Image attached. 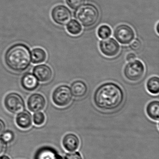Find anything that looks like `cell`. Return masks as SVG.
<instances>
[{
    "label": "cell",
    "instance_id": "cell-1",
    "mask_svg": "<svg viewBox=\"0 0 159 159\" xmlns=\"http://www.w3.org/2000/svg\"><path fill=\"white\" fill-rule=\"evenodd\" d=\"M125 93L121 87L114 82H106L99 86L94 91L93 101L98 109L105 111H114L123 104Z\"/></svg>",
    "mask_w": 159,
    "mask_h": 159
},
{
    "label": "cell",
    "instance_id": "cell-2",
    "mask_svg": "<svg viewBox=\"0 0 159 159\" xmlns=\"http://www.w3.org/2000/svg\"><path fill=\"white\" fill-rule=\"evenodd\" d=\"M4 61L7 66L12 70L18 72L25 71L30 64V48L24 44H15L6 51Z\"/></svg>",
    "mask_w": 159,
    "mask_h": 159
},
{
    "label": "cell",
    "instance_id": "cell-3",
    "mask_svg": "<svg viewBox=\"0 0 159 159\" xmlns=\"http://www.w3.org/2000/svg\"><path fill=\"white\" fill-rule=\"evenodd\" d=\"M100 11L98 7L91 3L83 5L78 9L76 18L85 28H90L95 25L99 20Z\"/></svg>",
    "mask_w": 159,
    "mask_h": 159
},
{
    "label": "cell",
    "instance_id": "cell-4",
    "mask_svg": "<svg viewBox=\"0 0 159 159\" xmlns=\"http://www.w3.org/2000/svg\"><path fill=\"white\" fill-rule=\"evenodd\" d=\"M145 73L144 64L139 60L129 61L126 64L123 69L124 77L130 82H138L143 79Z\"/></svg>",
    "mask_w": 159,
    "mask_h": 159
},
{
    "label": "cell",
    "instance_id": "cell-5",
    "mask_svg": "<svg viewBox=\"0 0 159 159\" xmlns=\"http://www.w3.org/2000/svg\"><path fill=\"white\" fill-rule=\"evenodd\" d=\"M51 98L53 103L59 107L68 106L72 102L73 95L71 88L65 84L56 87L52 92Z\"/></svg>",
    "mask_w": 159,
    "mask_h": 159
},
{
    "label": "cell",
    "instance_id": "cell-6",
    "mask_svg": "<svg viewBox=\"0 0 159 159\" xmlns=\"http://www.w3.org/2000/svg\"><path fill=\"white\" fill-rule=\"evenodd\" d=\"M114 36L119 43L123 45H129L135 38L133 29L129 25L121 24L118 25L114 31Z\"/></svg>",
    "mask_w": 159,
    "mask_h": 159
},
{
    "label": "cell",
    "instance_id": "cell-7",
    "mask_svg": "<svg viewBox=\"0 0 159 159\" xmlns=\"http://www.w3.org/2000/svg\"><path fill=\"white\" fill-rule=\"evenodd\" d=\"M6 109L12 114H18L25 107V102L22 97L16 93H10L6 95L4 100Z\"/></svg>",
    "mask_w": 159,
    "mask_h": 159
},
{
    "label": "cell",
    "instance_id": "cell-8",
    "mask_svg": "<svg viewBox=\"0 0 159 159\" xmlns=\"http://www.w3.org/2000/svg\"><path fill=\"white\" fill-rule=\"evenodd\" d=\"M99 46L102 54L108 58L115 57L118 56L121 48L119 43L114 38L101 40L99 43Z\"/></svg>",
    "mask_w": 159,
    "mask_h": 159
},
{
    "label": "cell",
    "instance_id": "cell-9",
    "mask_svg": "<svg viewBox=\"0 0 159 159\" xmlns=\"http://www.w3.org/2000/svg\"><path fill=\"white\" fill-rule=\"evenodd\" d=\"M51 16L53 21L59 25L63 26L72 18V13L66 6L58 5L52 8Z\"/></svg>",
    "mask_w": 159,
    "mask_h": 159
},
{
    "label": "cell",
    "instance_id": "cell-10",
    "mask_svg": "<svg viewBox=\"0 0 159 159\" xmlns=\"http://www.w3.org/2000/svg\"><path fill=\"white\" fill-rule=\"evenodd\" d=\"M46 105L45 98L39 93L32 94L27 100L28 109L32 112H40L44 110Z\"/></svg>",
    "mask_w": 159,
    "mask_h": 159
},
{
    "label": "cell",
    "instance_id": "cell-11",
    "mask_svg": "<svg viewBox=\"0 0 159 159\" xmlns=\"http://www.w3.org/2000/svg\"><path fill=\"white\" fill-rule=\"evenodd\" d=\"M33 73L38 81L44 83L50 81L53 77L52 69L46 64L35 66L33 70Z\"/></svg>",
    "mask_w": 159,
    "mask_h": 159
},
{
    "label": "cell",
    "instance_id": "cell-12",
    "mask_svg": "<svg viewBox=\"0 0 159 159\" xmlns=\"http://www.w3.org/2000/svg\"><path fill=\"white\" fill-rule=\"evenodd\" d=\"M62 145L63 148L67 151L73 152L79 148L80 140L74 134H67L63 138Z\"/></svg>",
    "mask_w": 159,
    "mask_h": 159
},
{
    "label": "cell",
    "instance_id": "cell-13",
    "mask_svg": "<svg viewBox=\"0 0 159 159\" xmlns=\"http://www.w3.org/2000/svg\"><path fill=\"white\" fill-rule=\"evenodd\" d=\"M16 123L19 129L22 130L29 129L32 125L31 115L27 110L20 112L16 116Z\"/></svg>",
    "mask_w": 159,
    "mask_h": 159
},
{
    "label": "cell",
    "instance_id": "cell-14",
    "mask_svg": "<svg viewBox=\"0 0 159 159\" xmlns=\"http://www.w3.org/2000/svg\"><path fill=\"white\" fill-rule=\"evenodd\" d=\"M21 85L25 90L31 92L35 90L39 86V82L33 74L30 73L24 74L21 79Z\"/></svg>",
    "mask_w": 159,
    "mask_h": 159
},
{
    "label": "cell",
    "instance_id": "cell-15",
    "mask_svg": "<svg viewBox=\"0 0 159 159\" xmlns=\"http://www.w3.org/2000/svg\"><path fill=\"white\" fill-rule=\"evenodd\" d=\"M71 91L73 96L76 98H82L86 96L88 91L87 83L83 80H76L71 84Z\"/></svg>",
    "mask_w": 159,
    "mask_h": 159
},
{
    "label": "cell",
    "instance_id": "cell-16",
    "mask_svg": "<svg viewBox=\"0 0 159 159\" xmlns=\"http://www.w3.org/2000/svg\"><path fill=\"white\" fill-rule=\"evenodd\" d=\"M147 116L154 121H158L159 117V102L153 100L147 103L146 107Z\"/></svg>",
    "mask_w": 159,
    "mask_h": 159
},
{
    "label": "cell",
    "instance_id": "cell-17",
    "mask_svg": "<svg viewBox=\"0 0 159 159\" xmlns=\"http://www.w3.org/2000/svg\"><path fill=\"white\" fill-rule=\"evenodd\" d=\"M35 159H63L52 148H43L36 153Z\"/></svg>",
    "mask_w": 159,
    "mask_h": 159
},
{
    "label": "cell",
    "instance_id": "cell-18",
    "mask_svg": "<svg viewBox=\"0 0 159 159\" xmlns=\"http://www.w3.org/2000/svg\"><path fill=\"white\" fill-rule=\"evenodd\" d=\"M46 52L43 48H34L31 52V61L33 64H40L46 60Z\"/></svg>",
    "mask_w": 159,
    "mask_h": 159
},
{
    "label": "cell",
    "instance_id": "cell-19",
    "mask_svg": "<svg viewBox=\"0 0 159 159\" xmlns=\"http://www.w3.org/2000/svg\"><path fill=\"white\" fill-rule=\"evenodd\" d=\"M67 32L71 35L77 36L82 33L83 27L81 23L76 19H71L66 24Z\"/></svg>",
    "mask_w": 159,
    "mask_h": 159
},
{
    "label": "cell",
    "instance_id": "cell-20",
    "mask_svg": "<svg viewBox=\"0 0 159 159\" xmlns=\"http://www.w3.org/2000/svg\"><path fill=\"white\" fill-rule=\"evenodd\" d=\"M147 90L149 93L153 95L158 94L159 93V78L157 76L150 77L146 84Z\"/></svg>",
    "mask_w": 159,
    "mask_h": 159
},
{
    "label": "cell",
    "instance_id": "cell-21",
    "mask_svg": "<svg viewBox=\"0 0 159 159\" xmlns=\"http://www.w3.org/2000/svg\"><path fill=\"white\" fill-rule=\"evenodd\" d=\"M97 34L99 38L103 40L109 38L112 35V30L110 26L104 24L99 27Z\"/></svg>",
    "mask_w": 159,
    "mask_h": 159
},
{
    "label": "cell",
    "instance_id": "cell-22",
    "mask_svg": "<svg viewBox=\"0 0 159 159\" xmlns=\"http://www.w3.org/2000/svg\"><path fill=\"white\" fill-rule=\"evenodd\" d=\"M46 121V117L44 114L41 112H37L34 114L33 121L35 125L38 127L43 126Z\"/></svg>",
    "mask_w": 159,
    "mask_h": 159
},
{
    "label": "cell",
    "instance_id": "cell-23",
    "mask_svg": "<svg viewBox=\"0 0 159 159\" xmlns=\"http://www.w3.org/2000/svg\"><path fill=\"white\" fill-rule=\"evenodd\" d=\"M68 7L73 10H77L85 4L86 0H65Z\"/></svg>",
    "mask_w": 159,
    "mask_h": 159
},
{
    "label": "cell",
    "instance_id": "cell-24",
    "mask_svg": "<svg viewBox=\"0 0 159 159\" xmlns=\"http://www.w3.org/2000/svg\"><path fill=\"white\" fill-rule=\"evenodd\" d=\"M129 45L130 48L134 52H138L141 50L143 46L142 41L138 38L134 39Z\"/></svg>",
    "mask_w": 159,
    "mask_h": 159
},
{
    "label": "cell",
    "instance_id": "cell-25",
    "mask_svg": "<svg viewBox=\"0 0 159 159\" xmlns=\"http://www.w3.org/2000/svg\"><path fill=\"white\" fill-rule=\"evenodd\" d=\"M2 138L7 143H12L14 139V134L10 130L6 131L2 134Z\"/></svg>",
    "mask_w": 159,
    "mask_h": 159
},
{
    "label": "cell",
    "instance_id": "cell-26",
    "mask_svg": "<svg viewBox=\"0 0 159 159\" xmlns=\"http://www.w3.org/2000/svg\"><path fill=\"white\" fill-rule=\"evenodd\" d=\"M65 159H83L82 156L78 152L68 153L65 156Z\"/></svg>",
    "mask_w": 159,
    "mask_h": 159
},
{
    "label": "cell",
    "instance_id": "cell-27",
    "mask_svg": "<svg viewBox=\"0 0 159 159\" xmlns=\"http://www.w3.org/2000/svg\"><path fill=\"white\" fill-rule=\"evenodd\" d=\"M7 143L3 140L2 137H0V156L4 155L7 150Z\"/></svg>",
    "mask_w": 159,
    "mask_h": 159
},
{
    "label": "cell",
    "instance_id": "cell-28",
    "mask_svg": "<svg viewBox=\"0 0 159 159\" xmlns=\"http://www.w3.org/2000/svg\"><path fill=\"white\" fill-rule=\"evenodd\" d=\"M136 55H135V53H133V52H131V53H129V54H127L126 57V60L128 62L133 61L136 59Z\"/></svg>",
    "mask_w": 159,
    "mask_h": 159
},
{
    "label": "cell",
    "instance_id": "cell-29",
    "mask_svg": "<svg viewBox=\"0 0 159 159\" xmlns=\"http://www.w3.org/2000/svg\"><path fill=\"white\" fill-rule=\"evenodd\" d=\"M6 125L3 120L0 119V134H2L4 132Z\"/></svg>",
    "mask_w": 159,
    "mask_h": 159
},
{
    "label": "cell",
    "instance_id": "cell-30",
    "mask_svg": "<svg viewBox=\"0 0 159 159\" xmlns=\"http://www.w3.org/2000/svg\"><path fill=\"white\" fill-rule=\"evenodd\" d=\"M0 159H10L9 157H7V156H4V155H2V156H0Z\"/></svg>",
    "mask_w": 159,
    "mask_h": 159
},
{
    "label": "cell",
    "instance_id": "cell-31",
    "mask_svg": "<svg viewBox=\"0 0 159 159\" xmlns=\"http://www.w3.org/2000/svg\"><path fill=\"white\" fill-rule=\"evenodd\" d=\"M156 30H157V33L158 34H159V22H158L157 25V27H156Z\"/></svg>",
    "mask_w": 159,
    "mask_h": 159
}]
</instances>
